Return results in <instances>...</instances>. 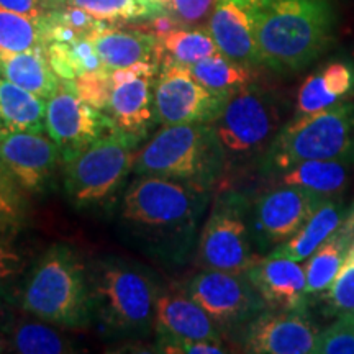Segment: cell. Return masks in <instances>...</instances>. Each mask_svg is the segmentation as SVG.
Returning <instances> with one entry per match:
<instances>
[{
    "instance_id": "cell-1",
    "label": "cell",
    "mask_w": 354,
    "mask_h": 354,
    "mask_svg": "<svg viewBox=\"0 0 354 354\" xmlns=\"http://www.w3.org/2000/svg\"><path fill=\"white\" fill-rule=\"evenodd\" d=\"M210 194L169 177L136 176L118 207L123 240L158 263L185 264L197 248Z\"/></svg>"
},
{
    "instance_id": "cell-2",
    "label": "cell",
    "mask_w": 354,
    "mask_h": 354,
    "mask_svg": "<svg viewBox=\"0 0 354 354\" xmlns=\"http://www.w3.org/2000/svg\"><path fill=\"white\" fill-rule=\"evenodd\" d=\"M261 66L277 74L307 69L333 41L331 0H253Z\"/></svg>"
},
{
    "instance_id": "cell-3",
    "label": "cell",
    "mask_w": 354,
    "mask_h": 354,
    "mask_svg": "<svg viewBox=\"0 0 354 354\" xmlns=\"http://www.w3.org/2000/svg\"><path fill=\"white\" fill-rule=\"evenodd\" d=\"M94 322L113 338H145L154 330L162 294L149 268L117 254L87 264Z\"/></svg>"
},
{
    "instance_id": "cell-4",
    "label": "cell",
    "mask_w": 354,
    "mask_h": 354,
    "mask_svg": "<svg viewBox=\"0 0 354 354\" xmlns=\"http://www.w3.org/2000/svg\"><path fill=\"white\" fill-rule=\"evenodd\" d=\"M19 307L63 330H86L94 322L87 264L74 246L55 243L35 261L20 290Z\"/></svg>"
},
{
    "instance_id": "cell-5",
    "label": "cell",
    "mask_w": 354,
    "mask_h": 354,
    "mask_svg": "<svg viewBox=\"0 0 354 354\" xmlns=\"http://www.w3.org/2000/svg\"><path fill=\"white\" fill-rule=\"evenodd\" d=\"M227 158L212 123L165 125L136 154L133 174L159 176L212 189Z\"/></svg>"
},
{
    "instance_id": "cell-6",
    "label": "cell",
    "mask_w": 354,
    "mask_h": 354,
    "mask_svg": "<svg viewBox=\"0 0 354 354\" xmlns=\"http://www.w3.org/2000/svg\"><path fill=\"white\" fill-rule=\"evenodd\" d=\"M354 161V104L343 100L320 112L294 115L259 159L261 171L279 174L304 161Z\"/></svg>"
},
{
    "instance_id": "cell-7",
    "label": "cell",
    "mask_w": 354,
    "mask_h": 354,
    "mask_svg": "<svg viewBox=\"0 0 354 354\" xmlns=\"http://www.w3.org/2000/svg\"><path fill=\"white\" fill-rule=\"evenodd\" d=\"M141 138L115 127L82 151L64 161L66 197L76 209L109 202L133 172Z\"/></svg>"
},
{
    "instance_id": "cell-8",
    "label": "cell",
    "mask_w": 354,
    "mask_h": 354,
    "mask_svg": "<svg viewBox=\"0 0 354 354\" xmlns=\"http://www.w3.org/2000/svg\"><path fill=\"white\" fill-rule=\"evenodd\" d=\"M212 125L218 135L227 165L261 159L282 127L279 97L254 82L250 84L230 97Z\"/></svg>"
},
{
    "instance_id": "cell-9",
    "label": "cell",
    "mask_w": 354,
    "mask_h": 354,
    "mask_svg": "<svg viewBox=\"0 0 354 354\" xmlns=\"http://www.w3.org/2000/svg\"><path fill=\"white\" fill-rule=\"evenodd\" d=\"M202 269L246 272L258 259L251 234V202L240 190L215 197L203 221L196 248Z\"/></svg>"
},
{
    "instance_id": "cell-10",
    "label": "cell",
    "mask_w": 354,
    "mask_h": 354,
    "mask_svg": "<svg viewBox=\"0 0 354 354\" xmlns=\"http://www.w3.org/2000/svg\"><path fill=\"white\" fill-rule=\"evenodd\" d=\"M210 91L190 73L189 66L162 59L154 81V117L159 125L214 123L230 100Z\"/></svg>"
},
{
    "instance_id": "cell-11",
    "label": "cell",
    "mask_w": 354,
    "mask_h": 354,
    "mask_svg": "<svg viewBox=\"0 0 354 354\" xmlns=\"http://www.w3.org/2000/svg\"><path fill=\"white\" fill-rule=\"evenodd\" d=\"M184 290L223 331L243 330L266 307L246 272L203 269L185 282Z\"/></svg>"
},
{
    "instance_id": "cell-12",
    "label": "cell",
    "mask_w": 354,
    "mask_h": 354,
    "mask_svg": "<svg viewBox=\"0 0 354 354\" xmlns=\"http://www.w3.org/2000/svg\"><path fill=\"white\" fill-rule=\"evenodd\" d=\"M330 197L295 185L277 184L251 203V234L256 253L268 254L290 240Z\"/></svg>"
},
{
    "instance_id": "cell-13",
    "label": "cell",
    "mask_w": 354,
    "mask_h": 354,
    "mask_svg": "<svg viewBox=\"0 0 354 354\" xmlns=\"http://www.w3.org/2000/svg\"><path fill=\"white\" fill-rule=\"evenodd\" d=\"M117 127L112 117L79 97L73 81L61 79L46 100L44 130L59 148L63 162Z\"/></svg>"
},
{
    "instance_id": "cell-14",
    "label": "cell",
    "mask_w": 354,
    "mask_h": 354,
    "mask_svg": "<svg viewBox=\"0 0 354 354\" xmlns=\"http://www.w3.org/2000/svg\"><path fill=\"white\" fill-rule=\"evenodd\" d=\"M241 348L253 354H310L320 330L305 310H264L240 331Z\"/></svg>"
},
{
    "instance_id": "cell-15",
    "label": "cell",
    "mask_w": 354,
    "mask_h": 354,
    "mask_svg": "<svg viewBox=\"0 0 354 354\" xmlns=\"http://www.w3.org/2000/svg\"><path fill=\"white\" fill-rule=\"evenodd\" d=\"M63 159L44 133H15L0 141V167L25 194H44Z\"/></svg>"
},
{
    "instance_id": "cell-16",
    "label": "cell",
    "mask_w": 354,
    "mask_h": 354,
    "mask_svg": "<svg viewBox=\"0 0 354 354\" xmlns=\"http://www.w3.org/2000/svg\"><path fill=\"white\" fill-rule=\"evenodd\" d=\"M268 310H305L310 305L305 268L297 261L266 254L246 271Z\"/></svg>"
},
{
    "instance_id": "cell-17",
    "label": "cell",
    "mask_w": 354,
    "mask_h": 354,
    "mask_svg": "<svg viewBox=\"0 0 354 354\" xmlns=\"http://www.w3.org/2000/svg\"><path fill=\"white\" fill-rule=\"evenodd\" d=\"M207 28L225 56L253 68L261 66L253 0H218Z\"/></svg>"
},
{
    "instance_id": "cell-18",
    "label": "cell",
    "mask_w": 354,
    "mask_h": 354,
    "mask_svg": "<svg viewBox=\"0 0 354 354\" xmlns=\"http://www.w3.org/2000/svg\"><path fill=\"white\" fill-rule=\"evenodd\" d=\"M154 331L162 339L223 342V331L185 290L159 295Z\"/></svg>"
},
{
    "instance_id": "cell-19",
    "label": "cell",
    "mask_w": 354,
    "mask_h": 354,
    "mask_svg": "<svg viewBox=\"0 0 354 354\" xmlns=\"http://www.w3.org/2000/svg\"><path fill=\"white\" fill-rule=\"evenodd\" d=\"M105 69H120L136 63L161 64L162 55L154 33L120 30L104 24L88 37Z\"/></svg>"
},
{
    "instance_id": "cell-20",
    "label": "cell",
    "mask_w": 354,
    "mask_h": 354,
    "mask_svg": "<svg viewBox=\"0 0 354 354\" xmlns=\"http://www.w3.org/2000/svg\"><path fill=\"white\" fill-rule=\"evenodd\" d=\"M154 81L156 76H138L131 81L113 87L107 112L115 125L123 131L140 136H148L154 117Z\"/></svg>"
},
{
    "instance_id": "cell-21",
    "label": "cell",
    "mask_w": 354,
    "mask_h": 354,
    "mask_svg": "<svg viewBox=\"0 0 354 354\" xmlns=\"http://www.w3.org/2000/svg\"><path fill=\"white\" fill-rule=\"evenodd\" d=\"M354 91V66L348 61H333L310 74L300 86L294 115H308L333 107L346 100Z\"/></svg>"
},
{
    "instance_id": "cell-22",
    "label": "cell",
    "mask_w": 354,
    "mask_h": 354,
    "mask_svg": "<svg viewBox=\"0 0 354 354\" xmlns=\"http://www.w3.org/2000/svg\"><path fill=\"white\" fill-rule=\"evenodd\" d=\"M348 214L349 210L339 201V197L326 198L290 240L274 248L268 254L297 261V263L307 261L322 243H325L336 230L342 227Z\"/></svg>"
},
{
    "instance_id": "cell-23",
    "label": "cell",
    "mask_w": 354,
    "mask_h": 354,
    "mask_svg": "<svg viewBox=\"0 0 354 354\" xmlns=\"http://www.w3.org/2000/svg\"><path fill=\"white\" fill-rule=\"evenodd\" d=\"M46 100L0 74V141L15 133H46Z\"/></svg>"
},
{
    "instance_id": "cell-24",
    "label": "cell",
    "mask_w": 354,
    "mask_h": 354,
    "mask_svg": "<svg viewBox=\"0 0 354 354\" xmlns=\"http://www.w3.org/2000/svg\"><path fill=\"white\" fill-rule=\"evenodd\" d=\"M354 161L344 159H320L304 161L279 172L277 184L295 185L323 197H339L351 183Z\"/></svg>"
},
{
    "instance_id": "cell-25",
    "label": "cell",
    "mask_w": 354,
    "mask_h": 354,
    "mask_svg": "<svg viewBox=\"0 0 354 354\" xmlns=\"http://www.w3.org/2000/svg\"><path fill=\"white\" fill-rule=\"evenodd\" d=\"M0 74L44 100L55 94L61 81L51 68L46 48L30 51H0Z\"/></svg>"
},
{
    "instance_id": "cell-26",
    "label": "cell",
    "mask_w": 354,
    "mask_h": 354,
    "mask_svg": "<svg viewBox=\"0 0 354 354\" xmlns=\"http://www.w3.org/2000/svg\"><path fill=\"white\" fill-rule=\"evenodd\" d=\"M8 349L20 354H68L76 351V344L59 326L32 317L17 320L7 331Z\"/></svg>"
},
{
    "instance_id": "cell-27",
    "label": "cell",
    "mask_w": 354,
    "mask_h": 354,
    "mask_svg": "<svg viewBox=\"0 0 354 354\" xmlns=\"http://www.w3.org/2000/svg\"><path fill=\"white\" fill-rule=\"evenodd\" d=\"M353 232L344 223L318 250L307 259L305 276H307V292L310 299L318 297L323 290L330 287L339 269L346 259L349 245L353 240Z\"/></svg>"
},
{
    "instance_id": "cell-28",
    "label": "cell",
    "mask_w": 354,
    "mask_h": 354,
    "mask_svg": "<svg viewBox=\"0 0 354 354\" xmlns=\"http://www.w3.org/2000/svg\"><path fill=\"white\" fill-rule=\"evenodd\" d=\"M21 225L0 220V297L10 305H19L21 286L28 272V261L17 243Z\"/></svg>"
},
{
    "instance_id": "cell-29",
    "label": "cell",
    "mask_w": 354,
    "mask_h": 354,
    "mask_svg": "<svg viewBox=\"0 0 354 354\" xmlns=\"http://www.w3.org/2000/svg\"><path fill=\"white\" fill-rule=\"evenodd\" d=\"M189 69L198 82L218 94L233 95L234 92L254 82L253 66L238 63L232 57L225 56L223 53L205 57L189 66Z\"/></svg>"
},
{
    "instance_id": "cell-30",
    "label": "cell",
    "mask_w": 354,
    "mask_h": 354,
    "mask_svg": "<svg viewBox=\"0 0 354 354\" xmlns=\"http://www.w3.org/2000/svg\"><path fill=\"white\" fill-rule=\"evenodd\" d=\"M162 59L192 66L212 55L220 53L209 28L203 25H179L169 32L158 35Z\"/></svg>"
},
{
    "instance_id": "cell-31",
    "label": "cell",
    "mask_w": 354,
    "mask_h": 354,
    "mask_svg": "<svg viewBox=\"0 0 354 354\" xmlns=\"http://www.w3.org/2000/svg\"><path fill=\"white\" fill-rule=\"evenodd\" d=\"M105 24H136L151 21L166 15V8L158 0H66Z\"/></svg>"
},
{
    "instance_id": "cell-32",
    "label": "cell",
    "mask_w": 354,
    "mask_h": 354,
    "mask_svg": "<svg viewBox=\"0 0 354 354\" xmlns=\"http://www.w3.org/2000/svg\"><path fill=\"white\" fill-rule=\"evenodd\" d=\"M46 55L59 79L74 81L92 71L105 69L91 38H81L71 43H48Z\"/></svg>"
},
{
    "instance_id": "cell-33",
    "label": "cell",
    "mask_w": 354,
    "mask_h": 354,
    "mask_svg": "<svg viewBox=\"0 0 354 354\" xmlns=\"http://www.w3.org/2000/svg\"><path fill=\"white\" fill-rule=\"evenodd\" d=\"M41 19L0 7V51H30L46 48Z\"/></svg>"
},
{
    "instance_id": "cell-34",
    "label": "cell",
    "mask_w": 354,
    "mask_h": 354,
    "mask_svg": "<svg viewBox=\"0 0 354 354\" xmlns=\"http://www.w3.org/2000/svg\"><path fill=\"white\" fill-rule=\"evenodd\" d=\"M318 297L325 304L328 317L354 313V263H343L335 281Z\"/></svg>"
},
{
    "instance_id": "cell-35",
    "label": "cell",
    "mask_w": 354,
    "mask_h": 354,
    "mask_svg": "<svg viewBox=\"0 0 354 354\" xmlns=\"http://www.w3.org/2000/svg\"><path fill=\"white\" fill-rule=\"evenodd\" d=\"M313 354H354V313H344L317 336Z\"/></svg>"
},
{
    "instance_id": "cell-36",
    "label": "cell",
    "mask_w": 354,
    "mask_h": 354,
    "mask_svg": "<svg viewBox=\"0 0 354 354\" xmlns=\"http://www.w3.org/2000/svg\"><path fill=\"white\" fill-rule=\"evenodd\" d=\"M74 87H76L79 97L87 102L92 107L107 112L110 97L113 92V82L110 69H100L86 73L82 76L74 79Z\"/></svg>"
},
{
    "instance_id": "cell-37",
    "label": "cell",
    "mask_w": 354,
    "mask_h": 354,
    "mask_svg": "<svg viewBox=\"0 0 354 354\" xmlns=\"http://www.w3.org/2000/svg\"><path fill=\"white\" fill-rule=\"evenodd\" d=\"M180 25L196 26L210 19L218 0H158Z\"/></svg>"
},
{
    "instance_id": "cell-38",
    "label": "cell",
    "mask_w": 354,
    "mask_h": 354,
    "mask_svg": "<svg viewBox=\"0 0 354 354\" xmlns=\"http://www.w3.org/2000/svg\"><path fill=\"white\" fill-rule=\"evenodd\" d=\"M26 197L19 184L0 167V220L24 223L26 216Z\"/></svg>"
},
{
    "instance_id": "cell-39",
    "label": "cell",
    "mask_w": 354,
    "mask_h": 354,
    "mask_svg": "<svg viewBox=\"0 0 354 354\" xmlns=\"http://www.w3.org/2000/svg\"><path fill=\"white\" fill-rule=\"evenodd\" d=\"M158 353L167 354H221L227 353L223 342L210 339H162L156 338Z\"/></svg>"
},
{
    "instance_id": "cell-40",
    "label": "cell",
    "mask_w": 354,
    "mask_h": 354,
    "mask_svg": "<svg viewBox=\"0 0 354 354\" xmlns=\"http://www.w3.org/2000/svg\"><path fill=\"white\" fill-rule=\"evenodd\" d=\"M64 3L66 0H0V7L35 19H41L48 12L63 7Z\"/></svg>"
},
{
    "instance_id": "cell-41",
    "label": "cell",
    "mask_w": 354,
    "mask_h": 354,
    "mask_svg": "<svg viewBox=\"0 0 354 354\" xmlns=\"http://www.w3.org/2000/svg\"><path fill=\"white\" fill-rule=\"evenodd\" d=\"M12 305L7 302L6 299L0 297V330L2 331H8L10 325L13 323V317H12Z\"/></svg>"
},
{
    "instance_id": "cell-42",
    "label": "cell",
    "mask_w": 354,
    "mask_h": 354,
    "mask_svg": "<svg viewBox=\"0 0 354 354\" xmlns=\"http://www.w3.org/2000/svg\"><path fill=\"white\" fill-rule=\"evenodd\" d=\"M344 227H348L354 233V202H353L351 210H349V214L346 216V220H344Z\"/></svg>"
},
{
    "instance_id": "cell-43",
    "label": "cell",
    "mask_w": 354,
    "mask_h": 354,
    "mask_svg": "<svg viewBox=\"0 0 354 354\" xmlns=\"http://www.w3.org/2000/svg\"><path fill=\"white\" fill-rule=\"evenodd\" d=\"M8 349V338H7V333L6 331L0 330V353L7 351Z\"/></svg>"
},
{
    "instance_id": "cell-44",
    "label": "cell",
    "mask_w": 354,
    "mask_h": 354,
    "mask_svg": "<svg viewBox=\"0 0 354 354\" xmlns=\"http://www.w3.org/2000/svg\"><path fill=\"white\" fill-rule=\"evenodd\" d=\"M344 263H354V234H353L351 245H349V250H348V254H346V259H344Z\"/></svg>"
}]
</instances>
